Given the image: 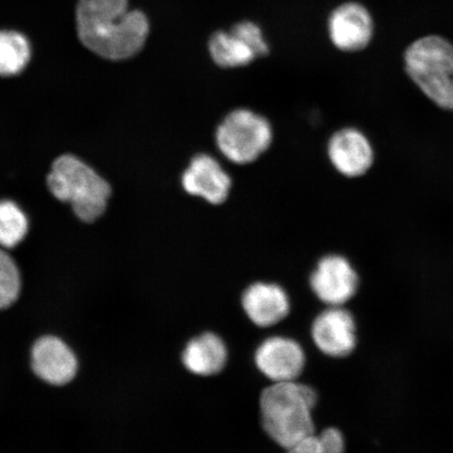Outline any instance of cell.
I'll use <instances>...</instances> for the list:
<instances>
[{"label": "cell", "mask_w": 453, "mask_h": 453, "mask_svg": "<svg viewBox=\"0 0 453 453\" xmlns=\"http://www.w3.org/2000/svg\"><path fill=\"white\" fill-rule=\"evenodd\" d=\"M77 28L85 47L111 60L137 54L150 30L145 15L129 11L127 0H81Z\"/></svg>", "instance_id": "1"}, {"label": "cell", "mask_w": 453, "mask_h": 453, "mask_svg": "<svg viewBox=\"0 0 453 453\" xmlns=\"http://www.w3.org/2000/svg\"><path fill=\"white\" fill-rule=\"evenodd\" d=\"M320 394L304 380L268 383L258 396V418L265 437L281 451L319 433Z\"/></svg>", "instance_id": "2"}, {"label": "cell", "mask_w": 453, "mask_h": 453, "mask_svg": "<svg viewBox=\"0 0 453 453\" xmlns=\"http://www.w3.org/2000/svg\"><path fill=\"white\" fill-rule=\"evenodd\" d=\"M404 69L417 88L441 109L453 111V43L439 34L412 41L404 50Z\"/></svg>", "instance_id": "3"}, {"label": "cell", "mask_w": 453, "mask_h": 453, "mask_svg": "<svg viewBox=\"0 0 453 453\" xmlns=\"http://www.w3.org/2000/svg\"><path fill=\"white\" fill-rule=\"evenodd\" d=\"M48 186L57 200L70 203L77 217L87 223L104 213L111 196L109 183L93 168L70 155L54 162Z\"/></svg>", "instance_id": "4"}, {"label": "cell", "mask_w": 453, "mask_h": 453, "mask_svg": "<svg viewBox=\"0 0 453 453\" xmlns=\"http://www.w3.org/2000/svg\"><path fill=\"white\" fill-rule=\"evenodd\" d=\"M273 129L264 116L248 109L232 111L219 123L215 143L226 160L248 165L269 150Z\"/></svg>", "instance_id": "5"}, {"label": "cell", "mask_w": 453, "mask_h": 453, "mask_svg": "<svg viewBox=\"0 0 453 453\" xmlns=\"http://www.w3.org/2000/svg\"><path fill=\"white\" fill-rule=\"evenodd\" d=\"M254 367L268 383L302 380L309 355L300 340L287 334H272L259 340L252 354Z\"/></svg>", "instance_id": "6"}, {"label": "cell", "mask_w": 453, "mask_h": 453, "mask_svg": "<svg viewBox=\"0 0 453 453\" xmlns=\"http://www.w3.org/2000/svg\"><path fill=\"white\" fill-rule=\"evenodd\" d=\"M310 342L317 353L332 360L350 358L358 349V324L345 307H325L317 311L310 325Z\"/></svg>", "instance_id": "7"}, {"label": "cell", "mask_w": 453, "mask_h": 453, "mask_svg": "<svg viewBox=\"0 0 453 453\" xmlns=\"http://www.w3.org/2000/svg\"><path fill=\"white\" fill-rule=\"evenodd\" d=\"M309 285L311 294L325 307H345L358 293L360 279L347 257L328 254L311 271Z\"/></svg>", "instance_id": "8"}, {"label": "cell", "mask_w": 453, "mask_h": 453, "mask_svg": "<svg viewBox=\"0 0 453 453\" xmlns=\"http://www.w3.org/2000/svg\"><path fill=\"white\" fill-rule=\"evenodd\" d=\"M243 315L259 330H272L290 319L292 299L286 288L274 281L257 280L243 288L240 296Z\"/></svg>", "instance_id": "9"}, {"label": "cell", "mask_w": 453, "mask_h": 453, "mask_svg": "<svg viewBox=\"0 0 453 453\" xmlns=\"http://www.w3.org/2000/svg\"><path fill=\"white\" fill-rule=\"evenodd\" d=\"M328 36L343 52H359L371 44L375 22L365 5L349 2L333 11L327 21Z\"/></svg>", "instance_id": "10"}, {"label": "cell", "mask_w": 453, "mask_h": 453, "mask_svg": "<svg viewBox=\"0 0 453 453\" xmlns=\"http://www.w3.org/2000/svg\"><path fill=\"white\" fill-rule=\"evenodd\" d=\"M230 357L229 344L222 334L205 330L187 342L180 361L192 376L211 379L222 375Z\"/></svg>", "instance_id": "11"}, {"label": "cell", "mask_w": 453, "mask_h": 453, "mask_svg": "<svg viewBox=\"0 0 453 453\" xmlns=\"http://www.w3.org/2000/svg\"><path fill=\"white\" fill-rule=\"evenodd\" d=\"M327 156L332 165L347 178L365 175L375 161L370 140L359 129L338 130L328 141Z\"/></svg>", "instance_id": "12"}, {"label": "cell", "mask_w": 453, "mask_h": 453, "mask_svg": "<svg viewBox=\"0 0 453 453\" xmlns=\"http://www.w3.org/2000/svg\"><path fill=\"white\" fill-rule=\"evenodd\" d=\"M32 370L42 381L56 387L70 383L78 371L76 355L58 337L45 336L33 345Z\"/></svg>", "instance_id": "13"}, {"label": "cell", "mask_w": 453, "mask_h": 453, "mask_svg": "<svg viewBox=\"0 0 453 453\" xmlns=\"http://www.w3.org/2000/svg\"><path fill=\"white\" fill-rule=\"evenodd\" d=\"M182 185L187 194L218 206L228 198L232 180L217 158L202 154L192 158L183 174Z\"/></svg>", "instance_id": "14"}, {"label": "cell", "mask_w": 453, "mask_h": 453, "mask_svg": "<svg viewBox=\"0 0 453 453\" xmlns=\"http://www.w3.org/2000/svg\"><path fill=\"white\" fill-rule=\"evenodd\" d=\"M208 49L214 64L223 69L246 66L258 58L250 45L231 31L214 32L209 38Z\"/></svg>", "instance_id": "15"}, {"label": "cell", "mask_w": 453, "mask_h": 453, "mask_svg": "<svg viewBox=\"0 0 453 453\" xmlns=\"http://www.w3.org/2000/svg\"><path fill=\"white\" fill-rule=\"evenodd\" d=\"M31 57L30 44L21 34L0 32V76H15L25 70Z\"/></svg>", "instance_id": "16"}, {"label": "cell", "mask_w": 453, "mask_h": 453, "mask_svg": "<svg viewBox=\"0 0 453 453\" xmlns=\"http://www.w3.org/2000/svg\"><path fill=\"white\" fill-rule=\"evenodd\" d=\"M348 440L336 425H327L314 435L300 441L283 453H347Z\"/></svg>", "instance_id": "17"}, {"label": "cell", "mask_w": 453, "mask_h": 453, "mask_svg": "<svg viewBox=\"0 0 453 453\" xmlns=\"http://www.w3.org/2000/svg\"><path fill=\"white\" fill-rule=\"evenodd\" d=\"M27 219L21 209L11 201L0 202V246L13 248L25 239Z\"/></svg>", "instance_id": "18"}, {"label": "cell", "mask_w": 453, "mask_h": 453, "mask_svg": "<svg viewBox=\"0 0 453 453\" xmlns=\"http://www.w3.org/2000/svg\"><path fill=\"white\" fill-rule=\"evenodd\" d=\"M19 270L9 254L0 249V310L8 309L19 297Z\"/></svg>", "instance_id": "19"}, {"label": "cell", "mask_w": 453, "mask_h": 453, "mask_svg": "<svg viewBox=\"0 0 453 453\" xmlns=\"http://www.w3.org/2000/svg\"><path fill=\"white\" fill-rule=\"evenodd\" d=\"M230 31L236 34L243 42L250 45L258 58L270 53V47L264 38L262 28L254 24V22L248 20L237 22V24L230 28Z\"/></svg>", "instance_id": "20"}]
</instances>
